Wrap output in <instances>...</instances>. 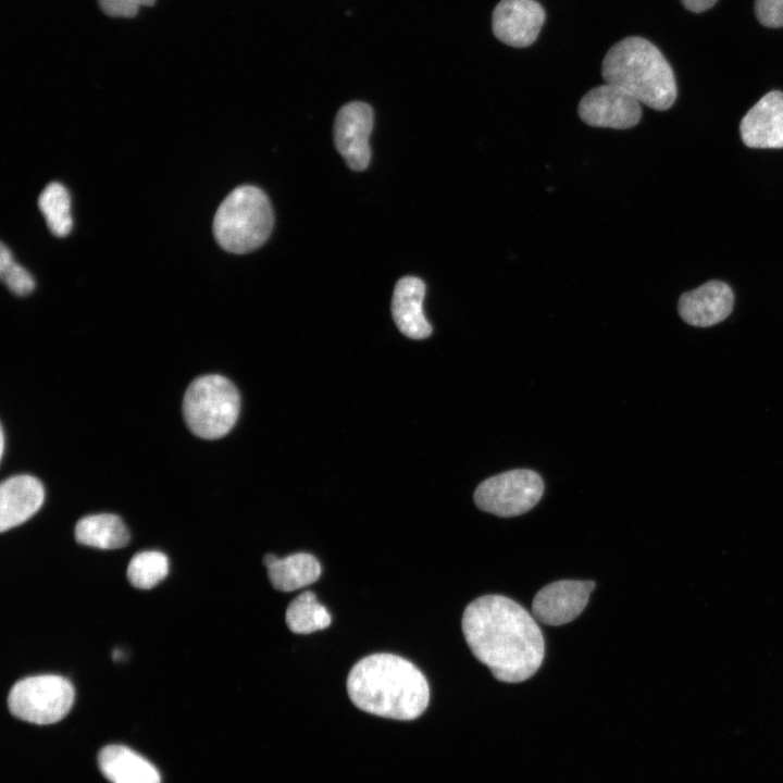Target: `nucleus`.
<instances>
[{
  "label": "nucleus",
  "mask_w": 783,
  "mask_h": 783,
  "mask_svg": "<svg viewBox=\"0 0 783 783\" xmlns=\"http://www.w3.org/2000/svg\"><path fill=\"white\" fill-rule=\"evenodd\" d=\"M595 588L592 581L562 580L544 586L532 602L533 617L558 626L571 622L584 610Z\"/></svg>",
  "instance_id": "10"
},
{
  "label": "nucleus",
  "mask_w": 783,
  "mask_h": 783,
  "mask_svg": "<svg viewBox=\"0 0 783 783\" xmlns=\"http://www.w3.org/2000/svg\"><path fill=\"white\" fill-rule=\"evenodd\" d=\"M733 304L731 287L724 282L713 279L682 294L678 311L687 324L709 327L725 320L732 312Z\"/></svg>",
  "instance_id": "13"
},
{
  "label": "nucleus",
  "mask_w": 783,
  "mask_h": 783,
  "mask_svg": "<svg viewBox=\"0 0 783 783\" xmlns=\"http://www.w3.org/2000/svg\"><path fill=\"white\" fill-rule=\"evenodd\" d=\"M75 698L72 683L57 674L28 676L16 682L8 697V706L16 718L51 724L63 719Z\"/></svg>",
  "instance_id": "6"
},
{
  "label": "nucleus",
  "mask_w": 783,
  "mask_h": 783,
  "mask_svg": "<svg viewBox=\"0 0 783 783\" xmlns=\"http://www.w3.org/2000/svg\"><path fill=\"white\" fill-rule=\"evenodd\" d=\"M98 2L107 15L133 17L141 5L151 7L156 0H98Z\"/></svg>",
  "instance_id": "24"
},
{
  "label": "nucleus",
  "mask_w": 783,
  "mask_h": 783,
  "mask_svg": "<svg viewBox=\"0 0 783 783\" xmlns=\"http://www.w3.org/2000/svg\"><path fill=\"white\" fill-rule=\"evenodd\" d=\"M739 133L749 148H783V92L762 96L743 116Z\"/></svg>",
  "instance_id": "12"
},
{
  "label": "nucleus",
  "mask_w": 783,
  "mask_h": 783,
  "mask_svg": "<svg viewBox=\"0 0 783 783\" xmlns=\"http://www.w3.org/2000/svg\"><path fill=\"white\" fill-rule=\"evenodd\" d=\"M373 128V110L360 101L343 105L335 119V146L348 166L363 171L370 163L369 136Z\"/></svg>",
  "instance_id": "9"
},
{
  "label": "nucleus",
  "mask_w": 783,
  "mask_h": 783,
  "mask_svg": "<svg viewBox=\"0 0 783 783\" xmlns=\"http://www.w3.org/2000/svg\"><path fill=\"white\" fill-rule=\"evenodd\" d=\"M38 207L53 235L64 237L70 234L73 226L71 199L62 184H48L38 198Z\"/></svg>",
  "instance_id": "20"
},
{
  "label": "nucleus",
  "mask_w": 783,
  "mask_h": 783,
  "mask_svg": "<svg viewBox=\"0 0 783 783\" xmlns=\"http://www.w3.org/2000/svg\"><path fill=\"white\" fill-rule=\"evenodd\" d=\"M77 543L99 549H117L129 542V533L123 520L112 513L87 515L75 526Z\"/></svg>",
  "instance_id": "18"
},
{
  "label": "nucleus",
  "mask_w": 783,
  "mask_h": 783,
  "mask_svg": "<svg viewBox=\"0 0 783 783\" xmlns=\"http://www.w3.org/2000/svg\"><path fill=\"white\" fill-rule=\"evenodd\" d=\"M285 619L288 629L297 634H309L326 629L332 622L327 609L310 591L293 599L286 609Z\"/></svg>",
  "instance_id": "19"
},
{
  "label": "nucleus",
  "mask_w": 783,
  "mask_h": 783,
  "mask_svg": "<svg viewBox=\"0 0 783 783\" xmlns=\"http://www.w3.org/2000/svg\"><path fill=\"white\" fill-rule=\"evenodd\" d=\"M273 210L263 190L241 185L232 190L217 208L213 234L221 248L247 253L259 248L270 236Z\"/></svg>",
  "instance_id": "4"
},
{
  "label": "nucleus",
  "mask_w": 783,
  "mask_h": 783,
  "mask_svg": "<svg viewBox=\"0 0 783 783\" xmlns=\"http://www.w3.org/2000/svg\"><path fill=\"white\" fill-rule=\"evenodd\" d=\"M577 112L589 126L616 129L631 128L642 117L641 103L625 90L607 83L586 92Z\"/></svg>",
  "instance_id": "8"
},
{
  "label": "nucleus",
  "mask_w": 783,
  "mask_h": 783,
  "mask_svg": "<svg viewBox=\"0 0 783 783\" xmlns=\"http://www.w3.org/2000/svg\"><path fill=\"white\" fill-rule=\"evenodd\" d=\"M755 14L766 27H783V0H756Z\"/></svg>",
  "instance_id": "23"
},
{
  "label": "nucleus",
  "mask_w": 783,
  "mask_h": 783,
  "mask_svg": "<svg viewBox=\"0 0 783 783\" xmlns=\"http://www.w3.org/2000/svg\"><path fill=\"white\" fill-rule=\"evenodd\" d=\"M0 277L5 286L18 296H26L35 288L33 276L14 261L3 243L0 246Z\"/></svg>",
  "instance_id": "22"
},
{
  "label": "nucleus",
  "mask_w": 783,
  "mask_h": 783,
  "mask_svg": "<svg viewBox=\"0 0 783 783\" xmlns=\"http://www.w3.org/2000/svg\"><path fill=\"white\" fill-rule=\"evenodd\" d=\"M601 75L607 84L620 87L654 110L664 111L676 99L670 64L654 44L642 37H626L614 44L602 60Z\"/></svg>",
  "instance_id": "3"
},
{
  "label": "nucleus",
  "mask_w": 783,
  "mask_h": 783,
  "mask_svg": "<svg viewBox=\"0 0 783 783\" xmlns=\"http://www.w3.org/2000/svg\"><path fill=\"white\" fill-rule=\"evenodd\" d=\"M347 693L359 709L403 721L420 717L430 700L424 674L409 660L386 652L366 656L351 668Z\"/></svg>",
  "instance_id": "2"
},
{
  "label": "nucleus",
  "mask_w": 783,
  "mask_h": 783,
  "mask_svg": "<svg viewBox=\"0 0 783 783\" xmlns=\"http://www.w3.org/2000/svg\"><path fill=\"white\" fill-rule=\"evenodd\" d=\"M169 572V560L165 554L146 550L136 554L129 561L127 579L140 589H150L158 585Z\"/></svg>",
  "instance_id": "21"
},
{
  "label": "nucleus",
  "mask_w": 783,
  "mask_h": 783,
  "mask_svg": "<svg viewBox=\"0 0 783 783\" xmlns=\"http://www.w3.org/2000/svg\"><path fill=\"white\" fill-rule=\"evenodd\" d=\"M462 631L473 655L499 681H525L543 662L545 642L535 618L508 597L473 600L464 609Z\"/></svg>",
  "instance_id": "1"
},
{
  "label": "nucleus",
  "mask_w": 783,
  "mask_h": 783,
  "mask_svg": "<svg viewBox=\"0 0 783 783\" xmlns=\"http://www.w3.org/2000/svg\"><path fill=\"white\" fill-rule=\"evenodd\" d=\"M545 22V11L535 0H500L492 15L494 36L501 42L525 48L531 46Z\"/></svg>",
  "instance_id": "11"
},
{
  "label": "nucleus",
  "mask_w": 783,
  "mask_h": 783,
  "mask_svg": "<svg viewBox=\"0 0 783 783\" xmlns=\"http://www.w3.org/2000/svg\"><path fill=\"white\" fill-rule=\"evenodd\" d=\"M45 489L35 476L21 474L0 486V531L5 532L30 519L42 506Z\"/></svg>",
  "instance_id": "14"
},
{
  "label": "nucleus",
  "mask_w": 783,
  "mask_h": 783,
  "mask_svg": "<svg viewBox=\"0 0 783 783\" xmlns=\"http://www.w3.org/2000/svg\"><path fill=\"white\" fill-rule=\"evenodd\" d=\"M98 763L111 783H161L154 766L123 745L103 747L98 755Z\"/></svg>",
  "instance_id": "16"
},
{
  "label": "nucleus",
  "mask_w": 783,
  "mask_h": 783,
  "mask_svg": "<svg viewBox=\"0 0 783 783\" xmlns=\"http://www.w3.org/2000/svg\"><path fill=\"white\" fill-rule=\"evenodd\" d=\"M3 451H4V432H3V428L1 427V452H0L1 457L3 456Z\"/></svg>",
  "instance_id": "26"
},
{
  "label": "nucleus",
  "mask_w": 783,
  "mask_h": 783,
  "mask_svg": "<svg viewBox=\"0 0 783 783\" xmlns=\"http://www.w3.org/2000/svg\"><path fill=\"white\" fill-rule=\"evenodd\" d=\"M272 586L281 592H293L319 580L321 564L311 554L297 552L284 558L268 554L263 558Z\"/></svg>",
  "instance_id": "17"
},
{
  "label": "nucleus",
  "mask_w": 783,
  "mask_h": 783,
  "mask_svg": "<svg viewBox=\"0 0 783 783\" xmlns=\"http://www.w3.org/2000/svg\"><path fill=\"white\" fill-rule=\"evenodd\" d=\"M718 0H681L682 4L694 13L704 12L716 4Z\"/></svg>",
  "instance_id": "25"
},
{
  "label": "nucleus",
  "mask_w": 783,
  "mask_h": 783,
  "mask_svg": "<svg viewBox=\"0 0 783 783\" xmlns=\"http://www.w3.org/2000/svg\"><path fill=\"white\" fill-rule=\"evenodd\" d=\"M543 493L544 482L535 471L517 469L483 481L475 489L474 501L485 512L509 518L531 510Z\"/></svg>",
  "instance_id": "7"
},
{
  "label": "nucleus",
  "mask_w": 783,
  "mask_h": 783,
  "mask_svg": "<svg viewBox=\"0 0 783 783\" xmlns=\"http://www.w3.org/2000/svg\"><path fill=\"white\" fill-rule=\"evenodd\" d=\"M424 282L414 276L400 278L393 293L391 313L399 331L412 339H423L432 334V326L424 316Z\"/></svg>",
  "instance_id": "15"
},
{
  "label": "nucleus",
  "mask_w": 783,
  "mask_h": 783,
  "mask_svg": "<svg viewBox=\"0 0 783 783\" xmlns=\"http://www.w3.org/2000/svg\"><path fill=\"white\" fill-rule=\"evenodd\" d=\"M240 410V396L235 385L219 374L192 381L184 400L183 413L189 430L198 437L217 439L235 425Z\"/></svg>",
  "instance_id": "5"
}]
</instances>
